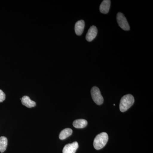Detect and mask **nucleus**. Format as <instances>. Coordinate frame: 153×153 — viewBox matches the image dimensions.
<instances>
[{
  "instance_id": "nucleus-1",
  "label": "nucleus",
  "mask_w": 153,
  "mask_h": 153,
  "mask_svg": "<svg viewBox=\"0 0 153 153\" xmlns=\"http://www.w3.org/2000/svg\"><path fill=\"white\" fill-rule=\"evenodd\" d=\"M108 139V135L106 133L102 132L99 134L94 140V147L95 149H101L106 144Z\"/></svg>"
},
{
  "instance_id": "nucleus-2",
  "label": "nucleus",
  "mask_w": 153,
  "mask_h": 153,
  "mask_svg": "<svg viewBox=\"0 0 153 153\" xmlns=\"http://www.w3.org/2000/svg\"><path fill=\"white\" fill-rule=\"evenodd\" d=\"M134 102V97L130 94L124 96L121 99L120 109L121 112H125L133 105Z\"/></svg>"
},
{
  "instance_id": "nucleus-3",
  "label": "nucleus",
  "mask_w": 153,
  "mask_h": 153,
  "mask_svg": "<svg viewBox=\"0 0 153 153\" xmlns=\"http://www.w3.org/2000/svg\"><path fill=\"white\" fill-rule=\"evenodd\" d=\"M91 95L94 101L98 105L102 104L103 102V98L98 88L94 86L91 88Z\"/></svg>"
},
{
  "instance_id": "nucleus-4",
  "label": "nucleus",
  "mask_w": 153,
  "mask_h": 153,
  "mask_svg": "<svg viewBox=\"0 0 153 153\" xmlns=\"http://www.w3.org/2000/svg\"><path fill=\"white\" fill-rule=\"evenodd\" d=\"M117 19V22L119 26L123 30H125V31L129 30V25L127 22V20L123 14L121 13H118Z\"/></svg>"
},
{
  "instance_id": "nucleus-5",
  "label": "nucleus",
  "mask_w": 153,
  "mask_h": 153,
  "mask_svg": "<svg viewBox=\"0 0 153 153\" xmlns=\"http://www.w3.org/2000/svg\"><path fill=\"white\" fill-rule=\"evenodd\" d=\"M79 146L76 142L71 144H68L63 148V153H75Z\"/></svg>"
},
{
  "instance_id": "nucleus-6",
  "label": "nucleus",
  "mask_w": 153,
  "mask_h": 153,
  "mask_svg": "<svg viewBox=\"0 0 153 153\" xmlns=\"http://www.w3.org/2000/svg\"><path fill=\"white\" fill-rule=\"evenodd\" d=\"M97 34V29L94 26H91L86 34V39L88 42L93 41Z\"/></svg>"
},
{
  "instance_id": "nucleus-7",
  "label": "nucleus",
  "mask_w": 153,
  "mask_h": 153,
  "mask_svg": "<svg viewBox=\"0 0 153 153\" xmlns=\"http://www.w3.org/2000/svg\"><path fill=\"white\" fill-rule=\"evenodd\" d=\"M85 22L83 20H80L76 22L74 30L76 35L80 36L82 35L85 27Z\"/></svg>"
},
{
  "instance_id": "nucleus-8",
  "label": "nucleus",
  "mask_w": 153,
  "mask_h": 153,
  "mask_svg": "<svg viewBox=\"0 0 153 153\" xmlns=\"http://www.w3.org/2000/svg\"><path fill=\"white\" fill-rule=\"evenodd\" d=\"M111 1L104 0L102 2L100 7V10L102 13L107 14L109 12L110 7Z\"/></svg>"
},
{
  "instance_id": "nucleus-9",
  "label": "nucleus",
  "mask_w": 153,
  "mask_h": 153,
  "mask_svg": "<svg viewBox=\"0 0 153 153\" xmlns=\"http://www.w3.org/2000/svg\"><path fill=\"white\" fill-rule=\"evenodd\" d=\"M21 100H22V104L29 108L36 106V102L31 100L30 97L27 96L23 97Z\"/></svg>"
},
{
  "instance_id": "nucleus-10",
  "label": "nucleus",
  "mask_w": 153,
  "mask_h": 153,
  "mask_svg": "<svg viewBox=\"0 0 153 153\" xmlns=\"http://www.w3.org/2000/svg\"><path fill=\"white\" fill-rule=\"evenodd\" d=\"M87 121L84 119H78L74 120L73 123L74 127L76 128H82L87 125Z\"/></svg>"
},
{
  "instance_id": "nucleus-11",
  "label": "nucleus",
  "mask_w": 153,
  "mask_h": 153,
  "mask_svg": "<svg viewBox=\"0 0 153 153\" xmlns=\"http://www.w3.org/2000/svg\"><path fill=\"white\" fill-rule=\"evenodd\" d=\"M72 133V130L71 128L64 129L60 133L59 135V138L61 140L65 139L70 136Z\"/></svg>"
},
{
  "instance_id": "nucleus-12",
  "label": "nucleus",
  "mask_w": 153,
  "mask_h": 153,
  "mask_svg": "<svg viewBox=\"0 0 153 153\" xmlns=\"http://www.w3.org/2000/svg\"><path fill=\"white\" fill-rule=\"evenodd\" d=\"M7 144V139L6 137H0V152L1 153H3L6 151Z\"/></svg>"
},
{
  "instance_id": "nucleus-13",
  "label": "nucleus",
  "mask_w": 153,
  "mask_h": 153,
  "mask_svg": "<svg viewBox=\"0 0 153 153\" xmlns=\"http://www.w3.org/2000/svg\"><path fill=\"white\" fill-rule=\"evenodd\" d=\"M6 95L5 93L0 89V102H2L5 100Z\"/></svg>"
}]
</instances>
